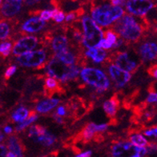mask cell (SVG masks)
Instances as JSON below:
<instances>
[{"label":"cell","instance_id":"cell-1","mask_svg":"<svg viewBox=\"0 0 157 157\" xmlns=\"http://www.w3.org/2000/svg\"><path fill=\"white\" fill-rule=\"evenodd\" d=\"M116 33L120 34L127 41L136 42L144 32V27L135 17L129 15H123L114 26Z\"/></svg>","mask_w":157,"mask_h":157},{"label":"cell","instance_id":"cell-2","mask_svg":"<svg viewBox=\"0 0 157 157\" xmlns=\"http://www.w3.org/2000/svg\"><path fill=\"white\" fill-rule=\"evenodd\" d=\"M91 11L94 22L103 27L109 26L115 21L119 20L124 13L121 6H112V4L92 6Z\"/></svg>","mask_w":157,"mask_h":157},{"label":"cell","instance_id":"cell-3","mask_svg":"<svg viewBox=\"0 0 157 157\" xmlns=\"http://www.w3.org/2000/svg\"><path fill=\"white\" fill-rule=\"evenodd\" d=\"M48 75L52 78L66 82L76 78L79 74V68L77 66H68L61 62L55 56L47 65Z\"/></svg>","mask_w":157,"mask_h":157},{"label":"cell","instance_id":"cell-4","mask_svg":"<svg viewBox=\"0 0 157 157\" xmlns=\"http://www.w3.org/2000/svg\"><path fill=\"white\" fill-rule=\"evenodd\" d=\"M82 26L83 29V44L87 48H97L103 37L102 30L98 27L93 19L87 15L82 19Z\"/></svg>","mask_w":157,"mask_h":157},{"label":"cell","instance_id":"cell-5","mask_svg":"<svg viewBox=\"0 0 157 157\" xmlns=\"http://www.w3.org/2000/svg\"><path fill=\"white\" fill-rule=\"evenodd\" d=\"M80 75L85 83L96 88L99 92L107 91L110 86L108 78L99 69L85 67L81 71Z\"/></svg>","mask_w":157,"mask_h":157},{"label":"cell","instance_id":"cell-6","mask_svg":"<svg viewBox=\"0 0 157 157\" xmlns=\"http://www.w3.org/2000/svg\"><path fill=\"white\" fill-rule=\"evenodd\" d=\"M147 154L145 147H137L128 141H118L112 145V157H144Z\"/></svg>","mask_w":157,"mask_h":157},{"label":"cell","instance_id":"cell-7","mask_svg":"<svg viewBox=\"0 0 157 157\" xmlns=\"http://www.w3.org/2000/svg\"><path fill=\"white\" fill-rule=\"evenodd\" d=\"M46 58H47V53L44 50L41 49L19 56L16 61L19 65L23 67H40V66H43L45 63Z\"/></svg>","mask_w":157,"mask_h":157},{"label":"cell","instance_id":"cell-8","mask_svg":"<svg viewBox=\"0 0 157 157\" xmlns=\"http://www.w3.org/2000/svg\"><path fill=\"white\" fill-rule=\"evenodd\" d=\"M108 60L115 63L117 67L128 73L134 72L138 68L137 63L131 58L127 52H114Z\"/></svg>","mask_w":157,"mask_h":157},{"label":"cell","instance_id":"cell-9","mask_svg":"<svg viewBox=\"0 0 157 157\" xmlns=\"http://www.w3.org/2000/svg\"><path fill=\"white\" fill-rule=\"evenodd\" d=\"M38 39L35 36H25L19 39L12 48L13 54L21 56L31 52L38 45Z\"/></svg>","mask_w":157,"mask_h":157},{"label":"cell","instance_id":"cell-10","mask_svg":"<svg viewBox=\"0 0 157 157\" xmlns=\"http://www.w3.org/2000/svg\"><path fill=\"white\" fill-rule=\"evenodd\" d=\"M154 6V2L149 0H130L126 2L127 10L132 15L143 16Z\"/></svg>","mask_w":157,"mask_h":157},{"label":"cell","instance_id":"cell-11","mask_svg":"<svg viewBox=\"0 0 157 157\" xmlns=\"http://www.w3.org/2000/svg\"><path fill=\"white\" fill-rule=\"evenodd\" d=\"M108 73L118 87H124V85H126L130 81L132 77L130 73L121 70L113 64H110L108 66Z\"/></svg>","mask_w":157,"mask_h":157},{"label":"cell","instance_id":"cell-12","mask_svg":"<svg viewBox=\"0 0 157 157\" xmlns=\"http://www.w3.org/2000/svg\"><path fill=\"white\" fill-rule=\"evenodd\" d=\"M23 1L20 0H8L5 1L1 8L0 15L6 18L15 16L20 11Z\"/></svg>","mask_w":157,"mask_h":157},{"label":"cell","instance_id":"cell-13","mask_svg":"<svg viewBox=\"0 0 157 157\" xmlns=\"http://www.w3.org/2000/svg\"><path fill=\"white\" fill-rule=\"evenodd\" d=\"M141 58L144 61H150L157 58V44L154 42H147L139 48Z\"/></svg>","mask_w":157,"mask_h":157},{"label":"cell","instance_id":"cell-14","mask_svg":"<svg viewBox=\"0 0 157 157\" xmlns=\"http://www.w3.org/2000/svg\"><path fill=\"white\" fill-rule=\"evenodd\" d=\"M45 27V22L42 20L39 17H32L27 19L22 25V30L25 32L34 33L38 32Z\"/></svg>","mask_w":157,"mask_h":157},{"label":"cell","instance_id":"cell-15","mask_svg":"<svg viewBox=\"0 0 157 157\" xmlns=\"http://www.w3.org/2000/svg\"><path fill=\"white\" fill-rule=\"evenodd\" d=\"M44 95L47 97L51 99L52 95L56 93H61L63 92V89L60 87L58 81L55 79L54 78H47L45 79V84L44 87Z\"/></svg>","mask_w":157,"mask_h":157},{"label":"cell","instance_id":"cell-16","mask_svg":"<svg viewBox=\"0 0 157 157\" xmlns=\"http://www.w3.org/2000/svg\"><path fill=\"white\" fill-rule=\"evenodd\" d=\"M9 151L13 153L16 157H23V151L24 147L21 140L17 136H10L7 141Z\"/></svg>","mask_w":157,"mask_h":157},{"label":"cell","instance_id":"cell-17","mask_svg":"<svg viewBox=\"0 0 157 157\" xmlns=\"http://www.w3.org/2000/svg\"><path fill=\"white\" fill-rule=\"evenodd\" d=\"M120 105V99H118L117 95H114L111 99L104 102L103 107L106 115L109 118H112L116 116Z\"/></svg>","mask_w":157,"mask_h":157},{"label":"cell","instance_id":"cell-18","mask_svg":"<svg viewBox=\"0 0 157 157\" xmlns=\"http://www.w3.org/2000/svg\"><path fill=\"white\" fill-rule=\"evenodd\" d=\"M51 41H52V49L54 50L56 54L67 50L68 39L66 35H57L55 37L51 38Z\"/></svg>","mask_w":157,"mask_h":157},{"label":"cell","instance_id":"cell-19","mask_svg":"<svg viewBox=\"0 0 157 157\" xmlns=\"http://www.w3.org/2000/svg\"><path fill=\"white\" fill-rule=\"evenodd\" d=\"M59 102V99L51 98V99H45L43 101L39 102L36 106V111L39 113H47L53 109Z\"/></svg>","mask_w":157,"mask_h":157},{"label":"cell","instance_id":"cell-20","mask_svg":"<svg viewBox=\"0 0 157 157\" xmlns=\"http://www.w3.org/2000/svg\"><path fill=\"white\" fill-rule=\"evenodd\" d=\"M105 51L99 48H90L86 52V56L90 57L95 63H101L106 58Z\"/></svg>","mask_w":157,"mask_h":157},{"label":"cell","instance_id":"cell-21","mask_svg":"<svg viewBox=\"0 0 157 157\" xmlns=\"http://www.w3.org/2000/svg\"><path fill=\"white\" fill-rule=\"evenodd\" d=\"M56 57L59 59L61 62H63L66 65H68V66H73V64L75 63V60H76L74 54L72 52H69L68 50L57 53L56 55Z\"/></svg>","mask_w":157,"mask_h":157},{"label":"cell","instance_id":"cell-22","mask_svg":"<svg viewBox=\"0 0 157 157\" xmlns=\"http://www.w3.org/2000/svg\"><path fill=\"white\" fill-rule=\"evenodd\" d=\"M34 141L36 143H39V144H40L43 146H45V147H50V146H52L56 143V137L52 133L47 132L44 135L34 140Z\"/></svg>","mask_w":157,"mask_h":157},{"label":"cell","instance_id":"cell-23","mask_svg":"<svg viewBox=\"0 0 157 157\" xmlns=\"http://www.w3.org/2000/svg\"><path fill=\"white\" fill-rule=\"evenodd\" d=\"M29 116V112L27 108H23V107H20L17 110H15V112L12 114L11 118L15 122H23Z\"/></svg>","mask_w":157,"mask_h":157},{"label":"cell","instance_id":"cell-24","mask_svg":"<svg viewBox=\"0 0 157 157\" xmlns=\"http://www.w3.org/2000/svg\"><path fill=\"white\" fill-rule=\"evenodd\" d=\"M46 132H47V130H46V128L44 127H43L42 125H39V124H36V125H33V126H31L30 128L28 136L34 140L38 137L44 135Z\"/></svg>","mask_w":157,"mask_h":157},{"label":"cell","instance_id":"cell-25","mask_svg":"<svg viewBox=\"0 0 157 157\" xmlns=\"http://www.w3.org/2000/svg\"><path fill=\"white\" fill-rule=\"evenodd\" d=\"M37 118L38 116L36 115V113H35L34 111H31L29 113L28 117H27L24 121L21 122L19 125H17L16 128H15V131H16V132H20V131L23 130L25 128H27V126H29L30 124L35 122V120H37Z\"/></svg>","mask_w":157,"mask_h":157},{"label":"cell","instance_id":"cell-26","mask_svg":"<svg viewBox=\"0 0 157 157\" xmlns=\"http://www.w3.org/2000/svg\"><path fill=\"white\" fill-rule=\"evenodd\" d=\"M130 141L132 144L140 147H144L145 146L148 144V142L146 140V138L140 134H134L131 136Z\"/></svg>","mask_w":157,"mask_h":157},{"label":"cell","instance_id":"cell-27","mask_svg":"<svg viewBox=\"0 0 157 157\" xmlns=\"http://www.w3.org/2000/svg\"><path fill=\"white\" fill-rule=\"evenodd\" d=\"M10 27L8 23L5 21L0 22V39H5L10 34Z\"/></svg>","mask_w":157,"mask_h":157},{"label":"cell","instance_id":"cell-28","mask_svg":"<svg viewBox=\"0 0 157 157\" xmlns=\"http://www.w3.org/2000/svg\"><path fill=\"white\" fill-rule=\"evenodd\" d=\"M103 35H104V39L109 44H111L112 47H113L117 41V35H116V32H114L112 30H108L107 31H105Z\"/></svg>","mask_w":157,"mask_h":157},{"label":"cell","instance_id":"cell-29","mask_svg":"<svg viewBox=\"0 0 157 157\" xmlns=\"http://www.w3.org/2000/svg\"><path fill=\"white\" fill-rule=\"evenodd\" d=\"M11 49H12V45L10 42H4L0 44V54L4 58L10 55Z\"/></svg>","mask_w":157,"mask_h":157},{"label":"cell","instance_id":"cell-30","mask_svg":"<svg viewBox=\"0 0 157 157\" xmlns=\"http://www.w3.org/2000/svg\"><path fill=\"white\" fill-rule=\"evenodd\" d=\"M52 19H54L56 23H61L65 19V15L62 10H59V8L53 9V16Z\"/></svg>","mask_w":157,"mask_h":157},{"label":"cell","instance_id":"cell-31","mask_svg":"<svg viewBox=\"0 0 157 157\" xmlns=\"http://www.w3.org/2000/svg\"><path fill=\"white\" fill-rule=\"evenodd\" d=\"M40 19L43 21H48L49 19H52V16H53V10H42L40 12Z\"/></svg>","mask_w":157,"mask_h":157},{"label":"cell","instance_id":"cell-32","mask_svg":"<svg viewBox=\"0 0 157 157\" xmlns=\"http://www.w3.org/2000/svg\"><path fill=\"white\" fill-rule=\"evenodd\" d=\"M67 112H68V108L66 106H59L57 108V111H56V116H59V117H64L65 116L67 115Z\"/></svg>","mask_w":157,"mask_h":157},{"label":"cell","instance_id":"cell-33","mask_svg":"<svg viewBox=\"0 0 157 157\" xmlns=\"http://www.w3.org/2000/svg\"><path fill=\"white\" fill-rule=\"evenodd\" d=\"M16 70H17L16 66H10V67H8V68L6 69V72H5V75H4L5 79H6V80L9 79L10 77L12 76L13 75L15 74Z\"/></svg>","mask_w":157,"mask_h":157},{"label":"cell","instance_id":"cell-34","mask_svg":"<svg viewBox=\"0 0 157 157\" xmlns=\"http://www.w3.org/2000/svg\"><path fill=\"white\" fill-rule=\"evenodd\" d=\"M144 134L146 136L156 137L157 136V126L150 128V129H147V130H145Z\"/></svg>","mask_w":157,"mask_h":157},{"label":"cell","instance_id":"cell-35","mask_svg":"<svg viewBox=\"0 0 157 157\" xmlns=\"http://www.w3.org/2000/svg\"><path fill=\"white\" fill-rule=\"evenodd\" d=\"M147 103H157V93L151 92L147 97Z\"/></svg>","mask_w":157,"mask_h":157},{"label":"cell","instance_id":"cell-36","mask_svg":"<svg viewBox=\"0 0 157 157\" xmlns=\"http://www.w3.org/2000/svg\"><path fill=\"white\" fill-rule=\"evenodd\" d=\"M147 71H148V73L151 75V76L157 78V64L156 65H154V66L151 67L148 69Z\"/></svg>","mask_w":157,"mask_h":157},{"label":"cell","instance_id":"cell-37","mask_svg":"<svg viewBox=\"0 0 157 157\" xmlns=\"http://www.w3.org/2000/svg\"><path fill=\"white\" fill-rule=\"evenodd\" d=\"M7 149L4 145H0V157H6Z\"/></svg>","mask_w":157,"mask_h":157},{"label":"cell","instance_id":"cell-38","mask_svg":"<svg viewBox=\"0 0 157 157\" xmlns=\"http://www.w3.org/2000/svg\"><path fill=\"white\" fill-rule=\"evenodd\" d=\"M91 155H92V151H85V152L78 154V155H77L75 157H91Z\"/></svg>","mask_w":157,"mask_h":157},{"label":"cell","instance_id":"cell-39","mask_svg":"<svg viewBox=\"0 0 157 157\" xmlns=\"http://www.w3.org/2000/svg\"><path fill=\"white\" fill-rule=\"evenodd\" d=\"M59 155V151L56 150V151H52V152L48 153V154H47V155H44V156L42 157H57Z\"/></svg>","mask_w":157,"mask_h":157},{"label":"cell","instance_id":"cell-40","mask_svg":"<svg viewBox=\"0 0 157 157\" xmlns=\"http://www.w3.org/2000/svg\"><path fill=\"white\" fill-rule=\"evenodd\" d=\"M126 2H124V1H120V0H118V1H112L111 2V4L112 6H121V5H124Z\"/></svg>","mask_w":157,"mask_h":157},{"label":"cell","instance_id":"cell-41","mask_svg":"<svg viewBox=\"0 0 157 157\" xmlns=\"http://www.w3.org/2000/svg\"><path fill=\"white\" fill-rule=\"evenodd\" d=\"M4 132H5V133H6V134H10V133L13 132V130H12V128H10V127L6 126V127H5V128H4Z\"/></svg>","mask_w":157,"mask_h":157},{"label":"cell","instance_id":"cell-42","mask_svg":"<svg viewBox=\"0 0 157 157\" xmlns=\"http://www.w3.org/2000/svg\"><path fill=\"white\" fill-rule=\"evenodd\" d=\"M39 1H26V4L27 5H34L36 2H39Z\"/></svg>","mask_w":157,"mask_h":157},{"label":"cell","instance_id":"cell-43","mask_svg":"<svg viewBox=\"0 0 157 157\" xmlns=\"http://www.w3.org/2000/svg\"><path fill=\"white\" fill-rule=\"evenodd\" d=\"M2 140H3V135H2V133L0 131V142H2Z\"/></svg>","mask_w":157,"mask_h":157},{"label":"cell","instance_id":"cell-44","mask_svg":"<svg viewBox=\"0 0 157 157\" xmlns=\"http://www.w3.org/2000/svg\"><path fill=\"white\" fill-rule=\"evenodd\" d=\"M2 6V1H1V0H0V6Z\"/></svg>","mask_w":157,"mask_h":157},{"label":"cell","instance_id":"cell-45","mask_svg":"<svg viewBox=\"0 0 157 157\" xmlns=\"http://www.w3.org/2000/svg\"><path fill=\"white\" fill-rule=\"evenodd\" d=\"M156 31H157V27H156Z\"/></svg>","mask_w":157,"mask_h":157}]
</instances>
